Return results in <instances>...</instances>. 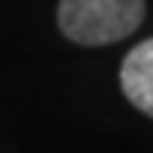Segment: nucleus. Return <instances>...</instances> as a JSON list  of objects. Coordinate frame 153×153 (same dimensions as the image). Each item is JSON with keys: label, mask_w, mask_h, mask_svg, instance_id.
Here are the masks:
<instances>
[{"label": "nucleus", "mask_w": 153, "mask_h": 153, "mask_svg": "<svg viewBox=\"0 0 153 153\" xmlns=\"http://www.w3.org/2000/svg\"><path fill=\"white\" fill-rule=\"evenodd\" d=\"M120 90L147 117H153V39L138 42L120 63Z\"/></svg>", "instance_id": "f03ea898"}, {"label": "nucleus", "mask_w": 153, "mask_h": 153, "mask_svg": "<svg viewBox=\"0 0 153 153\" xmlns=\"http://www.w3.org/2000/svg\"><path fill=\"white\" fill-rule=\"evenodd\" d=\"M144 21V0H60L57 27L75 45H114Z\"/></svg>", "instance_id": "f257e3e1"}]
</instances>
